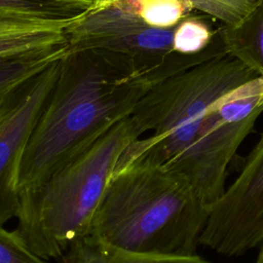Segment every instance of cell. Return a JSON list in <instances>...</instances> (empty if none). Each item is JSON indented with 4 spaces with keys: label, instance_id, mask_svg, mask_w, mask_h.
<instances>
[{
    "label": "cell",
    "instance_id": "e0dca14e",
    "mask_svg": "<svg viewBox=\"0 0 263 263\" xmlns=\"http://www.w3.org/2000/svg\"><path fill=\"white\" fill-rule=\"evenodd\" d=\"M0 263H48L35 254L16 232L0 227Z\"/></svg>",
    "mask_w": 263,
    "mask_h": 263
},
{
    "label": "cell",
    "instance_id": "7c38bea8",
    "mask_svg": "<svg viewBox=\"0 0 263 263\" xmlns=\"http://www.w3.org/2000/svg\"><path fill=\"white\" fill-rule=\"evenodd\" d=\"M68 45L37 49L29 52L0 55V103L16 84L66 54Z\"/></svg>",
    "mask_w": 263,
    "mask_h": 263
},
{
    "label": "cell",
    "instance_id": "ba28073f",
    "mask_svg": "<svg viewBox=\"0 0 263 263\" xmlns=\"http://www.w3.org/2000/svg\"><path fill=\"white\" fill-rule=\"evenodd\" d=\"M175 28L146 24L134 0H117L86 12L66 28L68 49H106L135 57L162 60L171 54Z\"/></svg>",
    "mask_w": 263,
    "mask_h": 263
},
{
    "label": "cell",
    "instance_id": "ac0fdd59",
    "mask_svg": "<svg viewBox=\"0 0 263 263\" xmlns=\"http://www.w3.org/2000/svg\"><path fill=\"white\" fill-rule=\"evenodd\" d=\"M59 4L79 12H91L103 8L117 0H53Z\"/></svg>",
    "mask_w": 263,
    "mask_h": 263
},
{
    "label": "cell",
    "instance_id": "52a82bcc",
    "mask_svg": "<svg viewBox=\"0 0 263 263\" xmlns=\"http://www.w3.org/2000/svg\"><path fill=\"white\" fill-rule=\"evenodd\" d=\"M263 241V133L229 187L212 206L199 245L225 256Z\"/></svg>",
    "mask_w": 263,
    "mask_h": 263
},
{
    "label": "cell",
    "instance_id": "2e32d148",
    "mask_svg": "<svg viewBox=\"0 0 263 263\" xmlns=\"http://www.w3.org/2000/svg\"><path fill=\"white\" fill-rule=\"evenodd\" d=\"M194 9L233 26L249 14L260 0H190Z\"/></svg>",
    "mask_w": 263,
    "mask_h": 263
},
{
    "label": "cell",
    "instance_id": "8fae6325",
    "mask_svg": "<svg viewBox=\"0 0 263 263\" xmlns=\"http://www.w3.org/2000/svg\"><path fill=\"white\" fill-rule=\"evenodd\" d=\"M227 52L263 75V0L233 26L222 25Z\"/></svg>",
    "mask_w": 263,
    "mask_h": 263
},
{
    "label": "cell",
    "instance_id": "8992f818",
    "mask_svg": "<svg viewBox=\"0 0 263 263\" xmlns=\"http://www.w3.org/2000/svg\"><path fill=\"white\" fill-rule=\"evenodd\" d=\"M64 57L16 84L0 103V227L17 217L21 161L57 81Z\"/></svg>",
    "mask_w": 263,
    "mask_h": 263
},
{
    "label": "cell",
    "instance_id": "d6986e66",
    "mask_svg": "<svg viewBox=\"0 0 263 263\" xmlns=\"http://www.w3.org/2000/svg\"><path fill=\"white\" fill-rule=\"evenodd\" d=\"M256 263H263V241H262V247H261V250H260V253L258 255Z\"/></svg>",
    "mask_w": 263,
    "mask_h": 263
},
{
    "label": "cell",
    "instance_id": "5b68a950",
    "mask_svg": "<svg viewBox=\"0 0 263 263\" xmlns=\"http://www.w3.org/2000/svg\"><path fill=\"white\" fill-rule=\"evenodd\" d=\"M263 112V75L219 98L205 112L191 145L164 166L184 176L209 210L222 196L227 168Z\"/></svg>",
    "mask_w": 263,
    "mask_h": 263
},
{
    "label": "cell",
    "instance_id": "277c9868",
    "mask_svg": "<svg viewBox=\"0 0 263 263\" xmlns=\"http://www.w3.org/2000/svg\"><path fill=\"white\" fill-rule=\"evenodd\" d=\"M259 74L226 53L177 73L154 86L129 115L140 135L115 170L130 163L165 165L193 142L206 110L222 96Z\"/></svg>",
    "mask_w": 263,
    "mask_h": 263
},
{
    "label": "cell",
    "instance_id": "7a4b0ae2",
    "mask_svg": "<svg viewBox=\"0 0 263 263\" xmlns=\"http://www.w3.org/2000/svg\"><path fill=\"white\" fill-rule=\"evenodd\" d=\"M211 210L181 174L145 162L115 170L88 234L148 255H193Z\"/></svg>",
    "mask_w": 263,
    "mask_h": 263
},
{
    "label": "cell",
    "instance_id": "4fadbf2b",
    "mask_svg": "<svg viewBox=\"0 0 263 263\" xmlns=\"http://www.w3.org/2000/svg\"><path fill=\"white\" fill-rule=\"evenodd\" d=\"M213 18L208 14L194 12L184 17L175 28L174 51L193 54L205 48L220 27H215Z\"/></svg>",
    "mask_w": 263,
    "mask_h": 263
},
{
    "label": "cell",
    "instance_id": "6da1fadb",
    "mask_svg": "<svg viewBox=\"0 0 263 263\" xmlns=\"http://www.w3.org/2000/svg\"><path fill=\"white\" fill-rule=\"evenodd\" d=\"M201 62L173 51L152 60L106 49L70 50L27 143L17 188L33 187L129 116L158 83Z\"/></svg>",
    "mask_w": 263,
    "mask_h": 263
},
{
    "label": "cell",
    "instance_id": "30bf717a",
    "mask_svg": "<svg viewBox=\"0 0 263 263\" xmlns=\"http://www.w3.org/2000/svg\"><path fill=\"white\" fill-rule=\"evenodd\" d=\"M63 263H210L197 254L148 255L125 251L89 234L74 241L62 256Z\"/></svg>",
    "mask_w": 263,
    "mask_h": 263
},
{
    "label": "cell",
    "instance_id": "9c48e42d",
    "mask_svg": "<svg viewBox=\"0 0 263 263\" xmlns=\"http://www.w3.org/2000/svg\"><path fill=\"white\" fill-rule=\"evenodd\" d=\"M73 22L44 20L0 8V55L68 44L66 28Z\"/></svg>",
    "mask_w": 263,
    "mask_h": 263
},
{
    "label": "cell",
    "instance_id": "3957f363",
    "mask_svg": "<svg viewBox=\"0 0 263 263\" xmlns=\"http://www.w3.org/2000/svg\"><path fill=\"white\" fill-rule=\"evenodd\" d=\"M140 137L127 116L44 181L18 192L15 230L35 254L45 260L62 258L88 234L120 155Z\"/></svg>",
    "mask_w": 263,
    "mask_h": 263
},
{
    "label": "cell",
    "instance_id": "5bb4252c",
    "mask_svg": "<svg viewBox=\"0 0 263 263\" xmlns=\"http://www.w3.org/2000/svg\"><path fill=\"white\" fill-rule=\"evenodd\" d=\"M143 21L151 27L170 29L194 12L190 0H134Z\"/></svg>",
    "mask_w": 263,
    "mask_h": 263
},
{
    "label": "cell",
    "instance_id": "9a60e30c",
    "mask_svg": "<svg viewBox=\"0 0 263 263\" xmlns=\"http://www.w3.org/2000/svg\"><path fill=\"white\" fill-rule=\"evenodd\" d=\"M0 8L50 21H75L85 14L53 0H0Z\"/></svg>",
    "mask_w": 263,
    "mask_h": 263
}]
</instances>
